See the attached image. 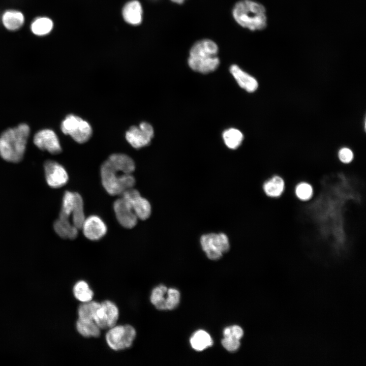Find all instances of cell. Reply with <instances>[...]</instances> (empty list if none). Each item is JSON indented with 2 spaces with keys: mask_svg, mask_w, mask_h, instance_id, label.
<instances>
[{
  "mask_svg": "<svg viewBox=\"0 0 366 366\" xmlns=\"http://www.w3.org/2000/svg\"><path fill=\"white\" fill-rule=\"evenodd\" d=\"M29 127L25 124L5 131L0 136V156L5 161L19 162L23 158Z\"/></svg>",
  "mask_w": 366,
  "mask_h": 366,
  "instance_id": "cell-1",
  "label": "cell"
},
{
  "mask_svg": "<svg viewBox=\"0 0 366 366\" xmlns=\"http://www.w3.org/2000/svg\"><path fill=\"white\" fill-rule=\"evenodd\" d=\"M218 47L209 39L196 42L191 47L188 63L194 71L207 74L215 71L219 66Z\"/></svg>",
  "mask_w": 366,
  "mask_h": 366,
  "instance_id": "cell-2",
  "label": "cell"
},
{
  "mask_svg": "<svg viewBox=\"0 0 366 366\" xmlns=\"http://www.w3.org/2000/svg\"><path fill=\"white\" fill-rule=\"evenodd\" d=\"M232 15L238 24L251 30L263 29L267 25L265 8L252 0H240L236 3Z\"/></svg>",
  "mask_w": 366,
  "mask_h": 366,
  "instance_id": "cell-3",
  "label": "cell"
},
{
  "mask_svg": "<svg viewBox=\"0 0 366 366\" xmlns=\"http://www.w3.org/2000/svg\"><path fill=\"white\" fill-rule=\"evenodd\" d=\"M136 336V331L132 325H115L108 329L105 339L110 349L120 351L130 348Z\"/></svg>",
  "mask_w": 366,
  "mask_h": 366,
  "instance_id": "cell-4",
  "label": "cell"
},
{
  "mask_svg": "<svg viewBox=\"0 0 366 366\" xmlns=\"http://www.w3.org/2000/svg\"><path fill=\"white\" fill-rule=\"evenodd\" d=\"M63 133L70 135L76 142L83 143L90 138L92 128L90 124L81 117L73 115H67L61 124Z\"/></svg>",
  "mask_w": 366,
  "mask_h": 366,
  "instance_id": "cell-5",
  "label": "cell"
},
{
  "mask_svg": "<svg viewBox=\"0 0 366 366\" xmlns=\"http://www.w3.org/2000/svg\"><path fill=\"white\" fill-rule=\"evenodd\" d=\"M200 243L203 250L211 260L219 259L229 249L228 237L223 233L204 234L200 238Z\"/></svg>",
  "mask_w": 366,
  "mask_h": 366,
  "instance_id": "cell-6",
  "label": "cell"
},
{
  "mask_svg": "<svg viewBox=\"0 0 366 366\" xmlns=\"http://www.w3.org/2000/svg\"><path fill=\"white\" fill-rule=\"evenodd\" d=\"M119 317L117 306L112 301L101 302L94 317V321L101 329H108L116 325Z\"/></svg>",
  "mask_w": 366,
  "mask_h": 366,
  "instance_id": "cell-7",
  "label": "cell"
},
{
  "mask_svg": "<svg viewBox=\"0 0 366 366\" xmlns=\"http://www.w3.org/2000/svg\"><path fill=\"white\" fill-rule=\"evenodd\" d=\"M154 134L152 127L147 122H142L139 126L131 127L126 133V138L132 146L138 149L148 145Z\"/></svg>",
  "mask_w": 366,
  "mask_h": 366,
  "instance_id": "cell-8",
  "label": "cell"
},
{
  "mask_svg": "<svg viewBox=\"0 0 366 366\" xmlns=\"http://www.w3.org/2000/svg\"><path fill=\"white\" fill-rule=\"evenodd\" d=\"M100 172L103 186L107 193L113 196L121 195L124 191L120 175H118L107 160L102 164Z\"/></svg>",
  "mask_w": 366,
  "mask_h": 366,
  "instance_id": "cell-9",
  "label": "cell"
},
{
  "mask_svg": "<svg viewBox=\"0 0 366 366\" xmlns=\"http://www.w3.org/2000/svg\"><path fill=\"white\" fill-rule=\"evenodd\" d=\"M46 180L51 188H58L65 185L69 176L65 168L54 161H47L44 164Z\"/></svg>",
  "mask_w": 366,
  "mask_h": 366,
  "instance_id": "cell-10",
  "label": "cell"
},
{
  "mask_svg": "<svg viewBox=\"0 0 366 366\" xmlns=\"http://www.w3.org/2000/svg\"><path fill=\"white\" fill-rule=\"evenodd\" d=\"M122 198L131 205L138 219L144 220L150 216V204L147 199L141 196L137 190L131 189L128 190Z\"/></svg>",
  "mask_w": 366,
  "mask_h": 366,
  "instance_id": "cell-11",
  "label": "cell"
},
{
  "mask_svg": "<svg viewBox=\"0 0 366 366\" xmlns=\"http://www.w3.org/2000/svg\"><path fill=\"white\" fill-rule=\"evenodd\" d=\"M34 143L39 149L47 150L52 154H57L62 151L56 134L50 129L38 131L34 136Z\"/></svg>",
  "mask_w": 366,
  "mask_h": 366,
  "instance_id": "cell-12",
  "label": "cell"
},
{
  "mask_svg": "<svg viewBox=\"0 0 366 366\" xmlns=\"http://www.w3.org/2000/svg\"><path fill=\"white\" fill-rule=\"evenodd\" d=\"M113 208L119 223L126 228H132L137 223L138 218L131 205L122 197L114 203Z\"/></svg>",
  "mask_w": 366,
  "mask_h": 366,
  "instance_id": "cell-13",
  "label": "cell"
},
{
  "mask_svg": "<svg viewBox=\"0 0 366 366\" xmlns=\"http://www.w3.org/2000/svg\"><path fill=\"white\" fill-rule=\"evenodd\" d=\"M81 229L84 236L91 240L100 239L107 232V226L104 221L95 215L85 218Z\"/></svg>",
  "mask_w": 366,
  "mask_h": 366,
  "instance_id": "cell-14",
  "label": "cell"
},
{
  "mask_svg": "<svg viewBox=\"0 0 366 366\" xmlns=\"http://www.w3.org/2000/svg\"><path fill=\"white\" fill-rule=\"evenodd\" d=\"M230 72L239 86L248 92L252 93L257 89L258 84L256 79L242 70L237 65H231Z\"/></svg>",
  "mask_w": 366,
  "mask_h": 366,
  "instance_id": "cell-15",
  "label": "cell"
},
{
  "mask_svg": "<svg viewBox=\"0 0 366 366\" xmlns=\"http://www.w3.org/2000/svg\"><path fill=\"white\" fill-rule=\"evenodd\" d=\"M107 160L117 172L132 173L135 170L134 161L127 155L114 154L110 156Z\"/></svg>",
  "mask_w": 366,
  "mask_h": 366,
  "instance_id": "cell-16",
  "label": "cell"
},
{
  "mask_svg": "<svg viewBox=\"0 0 366 366\" xmlns=\"http://www.w3.org/2000/svg\"><path fill=\"white\" fill-rule=\"evenodd\" d=\"M123 15L128 23L136 25L142 21V9L140 3L137 1L128 3L123 10Z\"/></svg>",
  "mask_w": 366,
  "mask_h": 366,
  "instance_id": "cell-17",
  "label": "cell"
},
{
  "mask_svg": "<svg viewBox=\"0 0 366 366\" xmlns=\"http://www.w3.org/2000/svg\"><path fill=\"white\" fill-rule=\"evenodd\" d=\"M285 183L280 175H275L264 182L263 189L265 194L271 198L280 197L284 192Z\"/></svg>",
  "mask_w": 366,
  "mask_h": 366,
  "instance_id": "cell-18",
  "label": "cell"
},
{
  "mask_svg": "<svg viewBox=\"0 0 366 366\" xmlns=\"http://www.w3.org/2000/svg\"><path fill=\"white\" fill-rule=\"evenodd\" d=\"M55 232L62 238L73 239L78 235V230L69 219L58 218L54 223Z\"/></svg>",
  "mask_w": 366,
  "mask_h": 366,
  "instance_id": "cell-19",
  "label": "cell"
},
{
  "mask_svg": "<svg viewBox=\"0 0 366 366\" xmlns=\"http://www.w3.org/2000/svg\"><path fill=\"white\" fill-rule=\"evenodd\" d=\"M76 327L78 332L85 338H97L101 334V329L94 320L78 318Z\"/></svg>",
  "mask_w": 366,
  "mask_h": 366,
  "instance_id": "cell-20",
  "label": "cell"
},
{
  "mask_svg": "<svg viewBox=\"0 0 366 366\" xmlns=\"http://www.w3.org/2000/svg\"><path fill=\"white\" fill-rule=\"evenodd\" d=\"M190 342L192 347L198 351H202L213 345V341L210 335L202 330L196 331L191 337Z\"/></svg>",
  "mask_w": 366,
  "mask_h": 366,
  "instance_id": "cell-21",
  "label": "cell"
},
{
  "mask_svg": "<svg viewBox=\"0 0 366 366\" xmlns=\"http://www.w3.org/2000/svg\"><path fill=\"white\" fill-rule=\"evenodd\" d=\"M73 292L76 299L82 303L92 300L94 295L88 284L83 280L79 281L75 284Z\"/></svg>",
  "mask_w": 366,
  "mask_h": 366,
  "instance_id": "cell-22",
  "label": "cell"
},
{
  "mask_svg": "<svg viewBox=\"0 0 366 366\" xmlns=\"http://www.w3.org/2000/svg\"><path fill=\"white\" fill-rule=\"evenodd\" d=\"M71 215L73 225L78 229H81L85 218L83 199L81 195L77 193H75V202Z\"/></svg>",
  "mask_w": 366,
  "mask_h": 366,
  "instance_id": "cell-23",
  "label": "cell"
},
{
  "mask_svg": "<svg viewBox=\"0 0 366 366\" xmlns=\"http://www.w3.org/2000/svg\"><path fill=\"white\" fill-rule=\"evenodd\" d=\"M222 137L225 145L232 149L238 147L243 139L242 133L235 128H229L225 130Z\"/></svg>",
  "mask_w": 366,
  "mask_h": 366,
  "instance_id": "cell-24",
  "label": "cell"
},
{
  "mask_svg": "<svg viewBox=\"0 0 366 366\" xmlns=\"http://www.w3.org/2000/svg\"><path fill=\"white\" fill-rule=\"evenodd\" d=\"M4 26L9 30H16L20 27L24 22L23 14L16 11H8L3 16Z\"/></svg>",
  "mask_w": 366,
  "mask_h": 366,
  "instance_id": "cell-25",
  "label": "cell"
},
{
  "mask_svg": "<svg viewBox=\"0 0 366 366\" xmlns=\"http://www.w3.org/2000/svg\"><path fill=\"white\" fill-rule=\"evenodd\" d=\"M168 288L163 285L156 287L151 291L150 300L151 303L159 310H166V300Z\"/></svg>",
  "mask_w": 366,
  "mask_h": 366,
  "instance_id": "cell-26",
  "label": "cell"
},
{
  "mask_svg": "<svg viewBox=\"0 0 366 366\" xmlns=\"http://www.w3.org/2000/svg\"><path fill=\"white\" fill-rule=\"evenodd\" d=\"M100 304L101 303L94 300L82 302L78 308L77 313L78 318L94 320L97 311L100 306Z\"/></svg>",
  "mask_w": 366,
  "mask_h": 366,
  "instance_id": "cell-27",
  "label": "cell"
},
{
  "mask_svg": "<svg viewBox=\"0 0 366 366\" xmlns=\"http://www.w3.org/2000/svg\"><path fill=\"white\" fill-rule=\"evenodd\" d=\"M75 202V193L66 191L65 192L62 201L61 210L59 218L69 219L71 216Z\"/></svg>",
  "mask_w": 366,
  "mask_h": 366,
  "instance_id": "cell-28",
  "label": "cell"
},
{
  "mask_svg": "<svg viewBox=\"0 0 366 366\" xmlns=\"http://www.w3.org/2000/svg\"><path fill=\"white\" fill-rule=\"evenodd\" d=\"M53 27L52 21L46 17L39 18L35 20L31 25V29L34 34L39 36L49 33Z\"/></svg>",
  "mask_w": 366,
  "mask_h": 366,
  "instance_id": "cell-29",
  "label": "cell"
},
{
  "mask_svg": "<svg viewBox=\"0 0 366 366\" xmlns=\"http://www.w3.org/2000/svg\"><path fill=\"white\" fill-rule=\"evenodd\" d=\"M294 193L297 199L306 201L310 199L313 196V188L309 183L301 182L296 185Z\"/></svg>",
  "mask_w": 366,
  "mask_h": 366,
  "instance_id": "cell-30",
  "label": "cell"
},
{
  "mask_svg": "<svg viewBox=\"0 0 366 366\" xmlns=\"http://www.w3.org/2000/svg\"><path fill=\"white\" fill-rule=\"evenodd\" d=\"M180 300V293L175 288L168 289L166 300V310H171L175 309L179 304Z\"/></svg>",
  "mask_w": 366,
  "mask_h": 366,
  "instance_id": "cell-31",
  "label": "cell"
},
{
  "mask_svg": "<svg viewBox=\"0 0 366 366\" xmlns=\"http://www.w3.org/2000/svg\"><path fill=\"white\" fill-rule=\"evenodd\" d=\"M243 335L242 329L238 325L227 327L223 331L224 338H230L240 340Z\"/></svg>",
  "mask_w": 366,
  "mask_h": 366,
  "instance_id": "cell-32",
  "label": "cell"
},
{
  "mask_svg": "<svg viewBox=\"0 0 366 366\" xmlns=\"http://www.w3.org/2000/svg\"><path fill=\"white\" fill-rule=\"evenodd\" d=\"M240 340L230 338H224L222 339L221 343L223 347L228 351L233 352L237 351L240 347Z\"/></svg>",
  "mask_w": 366,
  "mask_h": 366,
  "instance_id": "cell-33",
  "label": "cell"
},
{
  "mask_svg": "<svg viewBox=\"0 0 366 366\" xmlns=\"http://www.w3.org/2000/svg\"><path fill=\"white\" fill-rule=\"evenodd\" d=\"M340 160L343 163H349L353 159V153L352 150L347 147L341 148L338 153Z\"/></svg>",
  "mask_w": 366,
  "mask_h": 366,
  "instance_id": "cell-34",
  "label": "cell"
},
{
  "mask_svg": "<svg viewBox=\"0 0 366 366\" xmlns=\"http://www.w3.org/2000/svg\"><path fill=\"white\" fill-rule=\"evenodd\" d=\"M173 2L178 4H182L185 0H171Z\"/></svg>",
  "mask_w": 366,
  "mask_h": 366,
  "instance_id": "cell-35",
  "label": "cell"
}]
</instances>
